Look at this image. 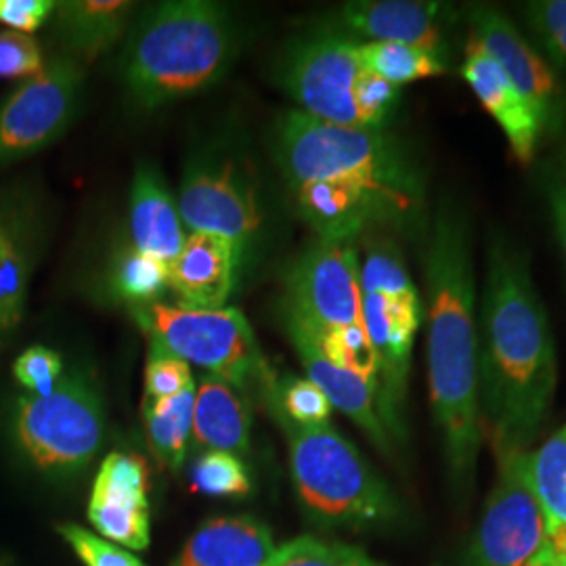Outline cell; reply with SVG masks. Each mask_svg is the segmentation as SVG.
<instances>
[{
	"label": "cell",
	"instance_id": "cell-17",
	"mask_svg": "<svg viewBox=\"0 0 566 566\" xmlns=\"http://www.w3.org/2000/svg\"><path fill=\"white\" fill-rule=\"evenodd\" d=\"M298 214L325 242H348L371 227H413L382 198L343 182L308 181L290 187Z\"/></svg>",
	"mask_w": 566,
	"mask_h": 566
},
{
	"label": "cell",
	"instance_id": "cell-6",
	"mask_svg": "<svg viewBox=\"0 0 566 566\" xmlns=\"http://www.w3.org/2000/svg\"><path fill=\"white\" fill-rule=\"evenodd\" d=\"M9 430L28 464L49 476H74L102 449V395L86 371L72 369L49 395H20L9 411Z\"/></svg>",
	"mask_w": 566,
	"mask_h": 566
},
{
	"label": "cell",
	"instance_id": "cell-33",
	"mask_svg": "<svg viewBox=\"0 0 566 566\" xmlns=\"http://www.w3.org/2000/svg\"><path fill=\"white\" fill-rule=\"evenodd\" d=\"M264 566H388L367 552L319 537H296L275 549Z\"/></svg>",
	"mask_w": 566,
	"mask_h": 566
},
{
	"label": "cell",
	"instance_id": "cell-7",
	"mask_svg": "<svg viewBox=\"0 0 566 566\" xmlns=\"http://www.w3.org/2000/svg\"><path fill=\"white\" fill-rule=\"evenodd\" d=\"M133 311L149 343L160 344L187 364L200 365L243 395L259 390L271 369L238 308L202 311L154 303Z\"/></svg>",
	"mask_w": 566,
	"mask_h": 566
},
{
	"label": "cell",
	"instance_id": "cell-27",
	"mask_svg": "<svg viewBox=\"0 0 566 566\" xmlns=\"http://www.w3.org/2000/svg\"><path fill=\"white\" fill-rule=\"evenodd\" d=\"M359 60L365 70L399 88L409 82L443 76L447 72L446 60L399 42H359Z\"/></svg>",
	"mask_w": 566,
	"mask_h": 566
},
{
	"label": "cell",
	"instance_id": "cell-30",
	"mask_svg": "<svg viewBox=\"0 0 566 566\" xmlns=\"http://www.w3.org/2000/svg\"><path fill=\"white\" fill-rule=\"evenodd\" d=\"M361 294L380 296L397 303L422 304L416 283L411 282L399 252L386 243H374L367 250L361 271Z\"/></svg>",
	"mask_w": 566,
	"mask_h": 566
},
{
	"label": "cell",
	"instance_id": "cell-16",
	"mask_svg": "<svg viewBox=\"0 0 566 566\" xmlns=\"http://www.w3.org/2000/svg\"><path fill=\"white\" fill-rule=\"evenodd\" d=\"M453 9L430 0H357L340 9L344 30L367 42H399L446 60Z\"/></svg>",
	"mask_w": 566,
	"mask_h": 566
},
{
	"label": "cell",
	"instance_id": "cell-37",
	"mask_svg": "<svg viewBox=\"0 0 566 566\" xmlns=\"http://www.w3.org/2000/svg\"><path fill=\"white\" fill-rule=\"evenodd\" d=\"M523 15L547 55L566 72V0L525 2Z\"/></svg>",
	"mask_w": 566,
	"mask_h": 566
},
{
	"label": "cell",
	"instance_id": "cell-9",
	"mask_svg": "<svg viewBox=\"0 0 566 566\" xmlns=\"http://www.w3.org/2000/svg\"><path fill=\"white\" fill-rule=\"evenodd\" d=\"M528 453H507L497 460V479L462 566H528L546 546L544 518L531 485Z\"/></svg>",
	"mask_w": 566,
	"mask_h": 566
},
{
	"label": "cell",
	"instance_id": "cell-10",
	"mask_svg": "<svg viewBox=\"0 0 566 566\" xmlns=\"http://www.w3.org/2000/svg\"><path fill=\"white\" fill-rule=\"evenodd\" d=\"M82 82L78 57H55L0 103V166L60 139L76 114Z\"/></svg>",
	"mask_w": 566,
	"mask_h": 566
},
{
	"label": "cell",
	"instance_id": "cell-14",
	"mask_svg": "<svg viewBox=\"0 0 566 566\" xmlns=\"http://www.w3.org/2000/svg\"><path fill=\"white\" fill-rule=\"evenodd\" d=\"M422 304L364 296V324L378 357V413L392 443L405 441V399Z\"/></svg>",
	"mask_w": 566,
	"mask_h": 566
},
{
	"label": "cell",
	"instance_id": "cell-3",
	"mask_svg": "<svg viewBox=\"0 0 566 566\" xmlns=\"http://www.w3.org/2000/svg\"><path fill=\"white\" fill-rule=\"evenodd\" d=\"M277 163L290 187L343 182L392 203L411 224L424 214L422 170L385 128L329 124L294 109L277 124Z\"/></svg>",
	"mask_w": 566,
	"mask_h": 566
},
{
	"label": "cell",
	"instance_id": "cell-25",
	"mask_svg": "<svg viewBox=\"0 0 566 566\" xmlns=\"http://www.w3.org/2000/svg\"><path fill=\"white\" fill-rule=\"evenodd\" d=\"M528 470L546 544L566 556V422L528 453Z\"/></svg>",
	"mask_w": 566,
	"mask_h": 566
},
{
	"label": "cell",
	"instance_id": "cell-15",
	"mask_svg": "<svg viewBox=\"0 0 566 566\" xmlns=\"http://www.w3.org/2000/svg\"><path fill=\"white\" fill-rule=\"evenodd\" d=\"M41 233L34 198L20 187L0 189V355L15 340L25 317Z\"/></svg>",
	"mask_w": 566,
	"mask_h": 566
},
{
	"label": "cell",
	"instance_id": "cell-29",
	"mask_svg": "<svg viewBox=\"0 0 566 566\" xmlns=\"http://www.w3.org/2000/svg\"><path fill=\"white\" fill-rule=\"evenodd\" d=\"M91 497L122 506L149 507L147 464L130 453H109L99 465Z\"/></svg>",
	"mask_w": 566,
	"mask_h": 566
},
{
	"label": "cell",
	"instance_id": "cell-34",
	"mask_svg": "<svg viewBox=\"0 0 566 566\" xmlns=\"http://www.w3.org/2000/svg\"><path fill=\"white\" fill-rule=\"evenodd\" d=\"M88 521L103 537L120 546L145 549L151 542L149 507L122 506L91 497Z\"/></svg>",
	"mask_w": 566,
	"mask_h": 566
},
{
	"label": "cell",
	"instance_id": "cell-23",
	"mask_svg": "<svg viewBox=\"0 0 566 566\" xmlns=\"http://www.w3.org/2000/svg\"><path fill=\"white\" fill-rule=\"evenodd\" d=\"M193 439L208 451L248 453L252 437V409L238 388L214 376L196 385Z\"/></svg>",
	"mask_w": 566,
	"mask_h": 566
},
{
	"label": "cell",
	"instance_id": "cell-26",
	"mask_svg": "<svg viewBox=\"0 0 566 566\" xmlns=\"http://www.w3.org/2000/svg\"><path fill=\"white\" fill-rule=\"evenodd\" d=\"M196 385L163 401H143L147 441L160 464L179 470L193 432Z\"/></svg>",
	"mask_w": 566,
	"mask_h": 566
},
{
	"label": "cell",
	"instance_id": "cell-39",
	"mask_svg": "<svg viewBox=\"0 0 566 566\" xmlns=\"http://www.w3.org/2000/svg\"><path fill=\"white\" fill-rule=\"evenodd\" d=\"M13 376L28 395H49L63 378V359L49 346H30L13 364Z\"/></svg>",
	"mask_w": 566,
	"mask_h": 566
},
{
	"label": "cell",
	"instance_id": "cell-19",
	"mask_svg": "<svg viewBox=\"0 0 566 566\" xmlns=\"http://www.w3.org/2000/svg\"><path fill=\"white\" fill-rule=\"evenodd\" d=\"M462 76L489 116L504 130L514 158L518 163H531L537 151L542 126L504 70L472 36H468L465 44Z\"/></svg>",
	"mask_w": 566,
	"mask_h": 566
},
{
	"label": "cell",
	"instance_id": "cell-13",
	"mask_svg": "<svg viewBox=\"0 0 566 566\" xmlns=\"http://www.w3.org/2000/svg\"><path fill=\"white\" fill-rule=\"evenodd\" d=\"M465 18L470 36L504 70L533 109L542 133L558 128L563 118V93L546 60L502 11L489 4H470Z\"/></svg>",
	"mask_w": 566,
	"mask_h": 566
},
{
	"label": "cell",
	"instance_id": "cell-4",
	"mask_svg": "<svg viewBox=\"0 0 566 566\" xmlns=\"http://www.w3.org/2000/svg\"><path fill=\"white\" fill-rule=\"evenodd\" d=\"M233 51L235 32L223 7L203 0L160 2L128 41L124 82L133 102L156 109L212 86Z\"/></svg>",
	"mask_w": 566,
	"mask_h": 566
},
{
	"label": "cell",
	"instance_id": "cell-43",
	"mask_svg": "<svg viewBox=\"0 0 566 566\" xmlns=\"http://www.w3.org/2000/svg\"><path fill=\"white\" fill-rule=\"evenodd\" d=\"M547 200H549V208H552V219H554V227H556V235L563 243L566 254V170L560 175H556L549 187H547Z\"/></svg>",
	"mask_w": 566,
	"mask_h": 566
},
{
	"label": "cell",
	"instance_id": "cell-31",
	"mask_svg": "<svg viewBox=\"0 0 566 566\" xmlns=\"http://www.w3.org/2000/svg\"><path fill=\"white\" fill-rule=\"evenodd\" d=\"M311 340L317 344V348L324 353L332 364L343 367L346 371H353L359 378H364L365 382H369L376 388V395H378V371H380L378 369V357H376L374 344L367 336L365 324L348 325L343 329L329 332L322 338H311Z\"/></svg>",
	"mask_w": 566,
	"mask_h": 566
},
{
	"label": "cell",
	"instance_id": "cell-24",
	"mask_svg": "<svg viewBox=\"0 0 566 566\" xmlns=\"http://www.w3.org/2000/svg\"><path fill=\"white\" fill-rule=\"evenodd\" d=\"M133 13L124 0H74L57 7V28L78 60H95L118 41Z\"/></svg>",
	"mask_w": 566,
	"mask_h": 566
},
{
	"label": "cell",
	"instance_id": "cell-40",
	"mask_svg": "<svg viewBox=\"0 0 566 566\" xmlns=\"http://www.w3.org/2000/svg\"><path fill=\"white\" fill-rule=\"evenodd\" d=\"M57 531L84 566H145L130 552L105 542L82 526L61 525Z\"/></svg>",
	"mask_w": 566,
	"mask_h": 566
},
{
	"label": "cell",
	"instance_id": "cell-18",
	"mask_svg": "<svg viewBox=\"0 0 566 566\" xmlns=\"http://www.w3.org/2000/svg\"><path fill=\"white\" fill-rule=\"evenodd\" d=\"M243 252L210 233H189L179 256L168 264L170 290L187 308H224L238 282Z\"/></svg>",
	"mask_w": 566,
	"mask_h": 566
},
{
	"label": "cell",
	"instance_id": "cell-35",
	"mask_svg": "<svg viewBox=\"0 0 566 566\" xmlns=\"http://www.w3.org/2000/svg\"><path fill=\"white\" fill-rule=\"evenodd\" d=\"M273 392L287 420L301 426L329 424L334 407L324 390L308 378H275Z\"/></svg>",
	"mask_w": 566,
	"mask_h": 566
},
{
	"label": "cell",
	"instance_id": "cell-41",
	"mask_svg": "<svg viewBox=\"0 0 566 566\" xmlns=\"http://www.w3.org/2000/svg\"><path fill=\"white\" fill-rule=\"evenodd\" d=\"M44 65L46 60L36 39L11 30L0 32V78H32Z\"/></svg>",
	"mask_w": 566,
	"mask_h": 566
},
{
	"label": "cell",
	"instance_id": "cell-5",
	"mask_svg": "<svg viewBox=\"0 0 566 566\" xmlns=\"http://www.w3.org/2000/svg\"><path fill=\"white\" fill-rule=\"evenodd\" d=\"M275 378L277 374L269 369L256 392L282 428L292 481L306 516L317 525L344 528L399 525L405 512L397 493L334 426L287 420L273 392Z\"/></svg>",
	"mask_w": 566,
	"mask_h": 566
},
{
	"label": "cell",
	"instance_id": "cell-28",
	"mask_svg": "<svg viewBox=\"0 0 566 566\" xmlns=\"http://www.w3.org/2000/svg\"><path fill=\"white\" fill-rule=\"evenodd\" d=\"M109 285L112 292L124 303L133 304V308L160 303V296L170 287L168 264L126 243L112 266Z\"/></svg>",
	"mask_w": 566,
	"mask_h": 566
},
{
	"label": "cell",
	"instance_id": "cell-2",
	"mask_svg": "<svg viewBox=\"0 0 566 566\" xmlns=\"http://www.w3.org/2000/svg\"><path fill=\"white\" fill-rule=\"evenodd\" d=\"M470 224L453 198L434 212L426 252L428 385L443 439L447 476L455 495L470 500L483 447L479 395L476 280Z\"/></svg>",
	"mask_w": 566,
	"mask_h": 566
},
{
	"label": "cell",
	"instance_id": "cell-20",
	"mask_svg": "<svg viewBox=\"0 0 566 566\" xmlns=\"http://www.w3.org/2000/svg\"><path fill=\"white\" fill-rule=\"evenodd\" d=\"M285 332L294 350L301 357L306 378L324 390L334 409L343 411L346 418H350L364 430L374 446L385 455H390L395 443L380 420L376 388L365 382L364 378L355 376L353 371H346L343 367L332 364L298 325L285 322Z\"/></svg>",
	"mask_w": 566,
	"mask_h": 566
},
{
	"label": "cell",
	"instance_id": "cell-42",
	"mask_svg": "<svg viewBox=\"0 0 566 566\" xmlns=\"http://www.w3.org/2000/svg\"><path fill=\"white\" fill-rule=\"evenodd\" d=\"M57 11L53 0H0V23L11 32L32 34Z\"/></svg>",
	"mask_w": 566,
	"mask_h": 566
},
{
	"label": "cell",
	"instance_id": "cell-11",
	"mask_svg": "<svg viewBox=\"0 0 566 566\" xmlns=\"http://www.w3.org/2000/svg\"><path fill=\"white\" fill-rule=\"evenodd\" d=\"M361 70L359 41L322 34L294 42L280 63L277 76L285 93L298 103V112L329 124L361 126L353 99Z\"/></svg>",
	"mask_w": 566,
	"mask_h": 566
},
{
	"label": "cell",
	"instance_id": "cell-22",
	"mask_svg": "<svg viewBox=\"0 0 566 566\" xmlns=\"http://www.w3.org/2000/svg\"><path fill=\"white\" fill-rule=\"evenodd\" d=\"M271 528L252 516L206 521L172 566H264L275 554Z\"/></svg>",
	"mask_w": 566,
	"mask_h": 566
},
{
	"label": "cell",
	"instance_id": "cell-1",
	"mask_svg": "<svg viewBox=\"0 0 566 566\" xmlns=\"http://www.w3.org/2000/svg\"><path fill=\"white\" fill-rule=\"evenodd\" d=\"M476 329L481 420L495 460L531 451L552 411L558 359L528 254L500 233L489 243Z\"/></svg>",
	"mask_w": 566,
	"mask_h": 566
},
{
	"label": "cell",
	"instance_id": "cell-12",
	"mask_svg": "<svg viewBox=\"0 0 566 566\" xmlns=\"http://www.w3.org/2000/svg\"><path fill=\"white\" fill-rule=\"evenodd\" d=\"M177 208L191 233L219 235L242 252L263 221L254 189L229 163L198 164L187 170Z\"/></svg>",
	"mask_w": 566,
	"mask_h": 566
},
{
	"label": "cell",
	"instance_id": "cell-44",
	"mask_svg": "<svg viewBox=\"0 0 566 566\" xmlns=\"http://www.w3.org/2000/svg\"><path fill=\"white\" fill-rule=\"evenodd\" d=\"M528 566H566V556L546 544L537 552V556L531 560Z\"/></svg>",
	"mask_w": 566,
	"mask_h": 566
},
{
	"label": "cell",
	"instance_id": "cell-21",
	"mask_svg": "<svg viewBox=\"0 0 566 566\" xmlns=\"http://www.w3.org/2000/svg\"><path fill=\"white\" fill-rule=\"evenodd\" d=\"M182 227L185 224L179 208L168 187L164 185L163 177L154 168L142 166L130 189L128 245L147 256L170 264L179 256L187 240Z\"/></svg>",
	"mask_w": 566,
	"mask_h": 566
},
{
	"label": "cell",
	"instance_id": "cell-8",
	"mask_svg": "<svg viewBox=\"0 0 566 566\" xmlns=\"http://www.w3.org/2000/svg\"><path fill=\"white\" fill-rule=\"evenodd\" d=\"M359 271L353 243L317 240L308 245L285 277L283 322L303 327L311 338L364 324Z\"/></svg>",
	"mask_w": 566,
	"mask_h": 566
},
{
	"label": "cell",
	"instance_id": "cell-32",
	"mask_svg": "<svg viewBox=\"0 0 566 566\" xmlns=\"http://www.w3.org/2000/svg\"><path fill=\"white\" fill-rule=\"evenodd\" d=\"M191 489L208 497L243 500L252 491V479L235 453L208 451L191 468Z\"/></svg>",
	"mask_w": 566,
	"mask_h": 566
},
{
	"label": "cell",
	"instance_id": "cell-38",
	"mask_svg": "<svg viewBox=\"0 0 566 566\" xmlns=\"http://www.w3.org/2000/svg\"><path fill=\"white\" fill-rule=\"evenodd\" d=\"M401 97V88L380 78L378 74L361 70L355 82L353 99L364 128H385L386 120L395 112Z\"/></svg>",
	"mask_w": 566,
	"mask_h": 566
},
{
	"label": "cell",
	"instance_id": "cell-36",
	"mask_svg": "<svg viewBox=\"0 0 566 566\" xmlns=\"http://www.w3.org/2000/svg\"><path fill=\"white\" fill-rule=\"evenodd\" d=\"M196 385L189 364L166 350L164 346L149 343V355L145 364V401H163Z\"/></svg>",
	"mask_w": 566,
	"mask_h": 566
}]
</instances>
